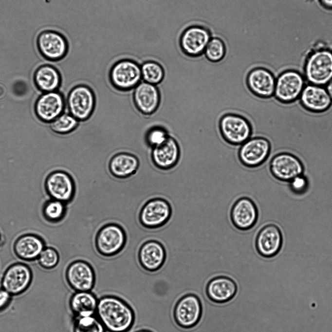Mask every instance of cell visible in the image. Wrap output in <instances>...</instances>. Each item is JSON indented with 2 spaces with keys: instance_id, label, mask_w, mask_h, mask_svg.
Instances as JSON below:
<instances>
[{
  "instance_id": "obj_1",
  "label": "cell",
  "mask_w": 332,
  "mask_h": 332,
  "mask_svg": "<svg viewBox=\"0 0 332 332\" xmlns=\"http://www.w3.org/2000/svg\"><path fill=\"white\" fill-rule=\"evenodd\" d=\"M95 315L109 332H128L135 320L130 305L122 298L111 295L98 298Z\"/></svg>"
},
{
  "instance_id": "obj_2",
  "label": "cell",
  "mask_w": 332,
  "mask_h": 332,
  "mask_svg": "<svg viewBox=\"0 0 332 332\" xmlns=\"http://www.w3.org/2000/svg\"><path fill=\"white\" fill-rule=\"evenodd\" d=\"M127 242L124 228L115 222H108L102 225L94 238L96 252L102 257L111 258L118 255Z\"/></svg>"
},
{
  "instance_id": "obj_3",
  "label": "cell",
  "mask_w": 332,
  "mask_h": 332,
  "mask_svg": "<svg viewBox=\"0 0 332 332\" xmlns=\"http://www.w3.org/2000/svg\"><path fill=\"white\" fill-rule=\"evenodd\" d=\"M302 70L307 83L325 86L332 79V51L324 48L314 51L306 59Z\"/></svg>"
},
{
  "instance_id": "obj_4",
  "label": "cell",
  "mask_w": 332,
  "mask_h": 332,
  "mask_svg": "<svg viewBox=\"0 0 332 332\" xmlns=\"http://www.w3.org/2000/svg\"><path fill=\"white\" fill-rule=\"evenodd\" d=\"M66 110L80 122L86 121L93 113L96 96L88 85L80 83L73 86L66 95Z\"/></svg>"
},
{
  "instance_id": "obj_5",
  "label": "cell",
  "mask_w": 332,
  "mask_h": 332,
  "mask_svg": "<svg viewBox=\"0 0 332 332\" xmlns=\"http://www.w3.org/2000/svg\"><path fill=\"white\" fill-rule=\"evenodd\" d=\"M172 214V206L168 200L163 196L152 197L141 206L138 213V220L143 227L156 229L167 224Z\"/></svg>"
},
{
  "instance_id": "obj_6",
  "label": "cell",
  "mask_w": 332,
  "mask_h": 332,
  "mask_svg": "<svg viewBox=\"0 0 332 332\" xmlns=\"http://www.w3.org/2000/svg\"><path fill=\"white\" fill-rule=\"evenodd\" d=\"M108 79L115 90L131 92L142 81L141 65L131 59H120L108 71Z\"/></svg>"
},
{
  "instance_id": "obj_7",
  "label": "cell",
  "mask_w": 332,
  "mask_h": 332,
  "mask_svg": "<svg viewBox=\"0 0 332 332\" xmlns=\"http://www.w3.org/2000/svg\"><path fill=\"white\" fill-rule=\"evenodd\" d=\"M44 186L50 199L69 204L75 198L76 191L75 180L65 170L58 169L51 172L45 179Z\"/></svg>"
},
{
  "instance_id": "obj_8",
  "label": "cell",
  "mask_w": 332,
  "mask_h": 332,
  "mask_svg": "<svg viewBox=\"0 0 332 332\" xmlns=\"http://www.w3.org/2000/svg\"><path fill=\"white\" fill-rule=\"evenodd\" d=\"M307 84L303 74L295 69H287L277 77L274 96L283 103L298 100Z\"/></svg>"
},
{
  "instance_id": "obj_9",
  "label": "cell",
  "mask_w": 332,
  "mask_h": 332,
  "mask_svg": "<svg viewBox=\"0 0 332 332\" xmlns=\"http://www.w3.org/2000/svg\"><path fill=\"white\" fill-rule=\"evenodd\" d=\"M219 129L222 138L227 143L240 146L251 137L252 129L250 123L243 116L226 113L220 118Z\"/></svg>"
},
{
  "instance_id": "obj_10",
  "label": "cell",
  "mask_w": 332,
  "mask_h": 332,
  "mask_svg": "<svg viewBox=\"0 0 332 332\" xmlns=\"http://www.w3.org/2000/svg\"><path fill=\"white\" fill-rule=\"evenodd\" d=\"M203 312L200 298L194 293H186L175 303L172 316L179 327L189 329L195 326L200 321Z\"/></svg>"
},
{
  "instance_id": "obj_11",
  "label": "cell",
  "mask_w": 332,
  "mask_h": 332,
  "mask_svg": "<svg viewBox=\"0 0 332 332\" xmlns=\"http://www.w3.org/2000/svg\"><path fill=\"white\" fill-rule=\"evenodd\" d=\"M65 278L69 287L74 292L92 291L95 286L96 275L91 262L77 258L67 266Z\"/></svg>"
},
{
  "instance_id": "obj_12",
  "label": "cell",
  "mask_w": 332,
  "mask_h": 332,
  "mask_svg": "<svg viewBox=\"0 0 332 332\" xmlns=\"http://www.w3.org/2000/svg\"><path fill=\"white\" fill-rule=\"evenodd\" d=\"M271 152L269 141L262 137H251L240 145L238 156L241 164L247 168H256L263 164Z\"/></svg>"
},
{
  "instance_id": "obj_13",
  "label": "cell",
  "mask_w": 332,
  "mask_h": 332,
  "mask_svg": "<svg viewBox=\"0 0 332 332\" xmlns=\"http://www.w3.org/2000/svg\"><path fill=\"white\" fill-rule=\"evenodd\" d=\"M259 216L257 203L248 196L238 198L232 205L229 213L231 223L235 228L241 231L253 228L258 221Z\"/></svg>"
},
{
  "instance_id": "obj_14",
  "label": "cell",
  "mask_w": 332,
  "mask_h": 332,
  "mask_svg": "<svg viewBox=\"0 0 332 332\" xmlns=\"http://www.w3.org/2000/svg\"><path fill=\"white\" fill-rule=\"evenodd\" d=\"M36 43L39 54L51 62L62 60L69 50L68 42L65 36L52 30L41 31L37 37Z\"/></svg>"
},
{
  "instance_id": "obj_15",
  "label": "cell",
  "mask_w": 332,
  "mask_h": 332,
  "mask_svg": "<svg viewBox=\"0 0 332 332\" xmlns=\"http://www.w3.org/2000/svg\"><path fill=\"white\" fill-rule=\"evenodd\" d=\"M66 110V97L59 91L41 93L34 104L36 116L46 124L54 121Z\"/></svg>"
},
{
  "instance_id": "obj_16",
  "label": "cell",
  "mask_w": 332,
  "mask_h": 332,
  "mask_svg": "<svg viewBox=\"0 0 332 332\" xmlns=\"http://www.w3.org/2000/svg\"><path fill=\"white\" fill-rule=\"evenodd\" d=\"M33 273L30 267L22 262H16L8 267L1 281V288L12 296L24 293L30 287Z\"/></svg>"
},
{
  "instance_id": "obj_17",
  "label": "cell",
  "mask_w": 332,
  "mask_h": 332,
  "mask_svg": "<svg viewBox=\"0 0 332 332\" xmlns=\"http://www.w3.org/2000/svg\"><path fill=\"white\" fill-rule=\"evenodd\" d=\"M137 256L140 267L148 273H153L160 271L165 265L167 250L160 241L148 240L140 246Z\"/></svg>"
},
{
  "instance_id": "obj_18",
  "label": "cell",
  "mask_w": 332,
  "mask_h": 332,
  "mask_svg": "<svg viewBox=\"0 0 332 332\" xmlns=\"http://www.w3.org/2000/svg\"><path fill=\"white\" fill-rule=\"evenodd\" d=\"M133 104L142 115L149 116L158 110L161 96L158 86L142 81L132 91Z\"/></svg>"
},
{
  "instance_id": "obj_19",
  "label": "cell",
  "mask_w": 332,
  "mask_h": 332,
  "mask_svg": "<svg viewBox=\"0 0 332 332\" xmlns=\"http://www.w3.org/2000/svg\"><path fill=\"white\" fill-rule=\"evenodd\" d=\"M282 244V236L278 227L268 223L262 225L256 235L254 245L257 254L261 257L270 258L280 251Z\"/></svg>"
},
{
  "instance_id": "obj_20",
  "label": "cell",
  "mask_w": 332,
  "mask_h": 332,
  "mask_svg": "<svg viewBox=\"0 0 332 332\" xmlns=\"http://www.w3.org/2000/svg\"><path fill=\"white\" fill-rule=\"evenodd\" d=\"M267 161L272 174L280 181L289 182L303 173L302 162L290 153H277Z\"/></svg>"
},
{
  "instance_id": "obj_21",
  "label": "cell",
  "mask_w": 332,
  "mask_h": 332,
  "mask_svg": "<svg viewBox=\"0 0 332 332\" xmlns=\"http://www.w3.org/2000/svg\"><path fill=\"white\" fill-rule=\"evenodd\" d=\"M180 148L176 140L171 136L161 145L151 148L150 160L153 166L163 171H168L178 165Z\"/></svg>"
},
{
  "instance_id": "obj_22",
  "label": "cell",
  "mask_w": 332,
  "mask_h": 332,
  "mask_svg": "<svg viewBox=\"0 0 332 332\" xmlns=\"http://www.w3.org/2000/svg\"><path fill=\"white\" fill-rule=\"evenodd\" d=\"M211 38L210 32L207 28L199 25L191 26L181 34L180 47L186 55L198 57L204 53Z\"/></svg>"
},
{
  "instance_id": "obj_23",
  "label": "cell",
  "mask_w": 332,
  "mask_h": 332,
  "mask_svg": "<svg viewBox=\"0 0 332 332\" xmlns=\"http://www.w3.org/2000/svg\"><path fill=\"white\" fill-rule=\"evenodd\" d=\"M276 77L268 69L256 67L248 73L246 83L250 92L262 98H269L274 96Z\"/></svg>"
},
{
  "instance_id": "obj_24",
  "label": "cell",
  "mask_w": 332,
  "mask_h": 332,
  "mask_svg": "<svg viewBox=\"0 0 332 332\" xmlns=\"http://www.w3.org/2000/svg\"><path fill=\"white\" fill-rule=\"evenodd\" d=\"M238 287L235 281L227 276H216L206 284L205 294L212 302L222 304L229 302L236 295Z\"/></svg>"
},
{
  "instance_id": "obj_25",
  "label": "cell",
  "mask_w": 332,
  "mask_h": 332,
  "mask_svg": "<svg viewBox=\"0 0 332 332\" xmlns=\"http://www.w3.org/2000/svg\"><path fill=\"white\" fill-rule=\"evenodd\" d=\"M298 99L306 110L315 113L327 111L332 104V100L325 86L308 83Z\"/></svg>"
},
{
  "instance_id": "obj_26",
  "label": "cell",
  "mask_w": 332,
  "mask_h": 332,
  "mask_svg": "<svg viewBox=\"0 0 332 332\" xmlns=\"http://www.w3.org/2000/svg\"><path fill=\"white\" fill-rule=\"evenodd\" d=\"M140 166V160L135 154L126 151L118 152L109 160L108 169L114 178L124 180L135 175Z\"/></svg>"
},
{
  "instance_id": "obj_27",
  "label": "cell",
  "mask_w": 332,
  "mask_h": 332,
  "mask_svg": "<svg viewBox=\"0 0 332 332\" xmlns=\"http://www.w3.org/2000/svg\"><path fill=\"white\" fill-rule=\"evenodd\" d=\"M46 246V242L39 236L27 233L19 236L15 240L13 249L19 259L25 261L37 260Z\"/></svg>"
},
{
  "instance_id": "obj_28",
  "label": "cell",
  "mask_w": 332,
  "mask_h": 332,
  "mask_svg": "<svg viewBox=\"0 0 332 332\" xmlns=\"http://www.w3.org/2000/svg\"><path fill=\"white\" fill-rule=\"evenodd\" d=\"M33 77L35 86L42 93L59 91L62 85V79L59 70L49 64L37 67Z\"/></svg>"
},
{
  "instance_id": "obj_29",
  "label": "cell",
  "mask_w": 332,
  "mask_h": 332,
  "mask_svg": "<svg viewBox=\"0 0 332 332\" xmlns=\"http://www.w3.org/2000/svg\"><path fill=\"white\" fill-rule=\"evenodd\" d=\"M98 301L97 296L92 291L74 292L69 302L73 317L95 314Z\"/></svg>"
},
{
  "instance_id": "obj_30",
  "label": "cell",
  "mask_w": 332,
  "mask_h": 332,
  "mask_svg": "<svg viewBox=\"0 0 332 332\" xmlns=\"http://www.w3.org/2000/svg\"><path fill=\"white\" fill-rule=\"evenodd\" d=\"M68 204L58 200L50 199L43 204L42 213L43 218L52 223L61 222L68 213Z\"/></svg>"
},
{
  "instance_id": "obj_31",
  "label": "cell",
  "mask_w": 332,
  "mask_h": 332,
  "mask_svg": "<svg viewBox=\"0 0 332 332\" xmlns=\"http://www.w3.org/2000/svg\"><path fill=\"white\" fill-rule=\"evenodd\" d=\"M141 65L142 81L158 86L164 80L165 71L163 66L154 60H147Z\"/></svg>"
},
{
  "instance_id": "obj_32",
  "label": "cell",
  "mask_w": 332,
  "mask_h": 332,
  "mask_svg": "<svg viewBox=\"0 0 332 332\" xmlns=\"http://www.w3.org/2000/svg\"><path fill=\"white\" fill-rule=\"evenodd\" d=\"M80 122L68 111H65L49 124L50 129L59 135H67L75 130Z\"/></svg>"
},
{
  "instance_id": "obj_33",
  "label": "cell",
  "mask_w": 332,
  "mask_h": 332,
  "mask_svg": "<svg viewBox=\"0 0 332 332\" xmlns=\"http://www.w3.org/2000/svg\"><path fill=\"white\" fill-rule=\"evenodd\" d=\"M73 332H106L107 330L95 314L73 317Z\"/></svg>"
},
{
  "instance_id": "obj_34",
  "label": "cell",
  "mask_w": 332,
  "mask_h": 332,
  "mask_svg": "<svg viewBox=\"0 0 332 332\" xmlns=\"http://www.w3.org/2000/svg\"><path fill=\"white\" fill-rule=\"evenodd\" d=\"M170 136L167 129L159 125H153L146 130L144 139L146 144L151 148L164 143Z\"/></svg>"
},
{
  "instance_id": "obj_35",
  "label": "cell",
  "mask_w": 332,
  "mask_h": 332,
  "mask_svg": "<svg viewBox=\"0 0 332 332\" xmlns=\"http://www.w3.org/2000/svg\"><path fill=\"white\" fill-rule=\"evenodd\" d=\"M204 53L207 59L212 63H218L224 58L226 48L223 41L218 37H212L208 42Z\"/></svg>"
},
{
  "instance_id": "obj_36",
  "label": "cell",
  "mask_w": 332,
  "mask_h": 332,
  "mask_svg": "<svg viewBox=\"0 0 332 332\" xmlns=\"http://www.w3.org/2000/svg\"><path fill=\"white\" fill-rule=\"evenodd\" d=\"M60 256L58 250L51 246H46L37 259L39 265L43 269L50 270L58 264Z\"/></svg>"
},
{
  "instance_id": "obj_37",
  "label": "cell",
  "mask_w": 332,
  "mask_h": 332,
  "mask_svg": "<svg viewBox=\"0 0 332 332\" xmlns=\"http://www.w3.org/2000/svg\"><path fill=\"white\" fill-rule=\"evenodd\" d=\"M290 189L295 193L302 194L307 191L309 182L303 174L299 175L288 182Z\"/></svg>"
},
{
  "instance_id": "obj_38",
  "label": "cell",
  "mask_w": 332,
  "mask_h": 332,
  "mask_svg": "<svg viewBox=\"0 0 332 332\" xmlns=\"http://www.w3.org/2000/svg\"><path fill=\"white\" fill-rule=\"evenodd\" d=\"M13 296L7 291L0 288V312L5 310L10 304Z\"/></svg>"
},
{
  "instance_id": "obj_39",
  "label": "cell",
  "mask_w": 332,
  "mask_h": 332,
  "mask_svg": "<svg viewBox=\"0 0 332 332\" xmlns=\"http://www.w3.org/2000/svg\"><path fill=\"white\" fill-rule=\"evenodd\" d=\"M319 1L325 8L332 9V0H319Z\"/></svg>"
},
{
  "instance_id": "obj_40",
  "label": "cell",
  "mask_w": 332,
  "mask_h": 332,
  "mask_svg": "<svg viewBox=\"0 0 332 332\" xmlns=\"http://www.w3.org/2000/svg\"><path fill=\"white\" fill-rule=\"evenodd\" d=\"M325 87L332 100V79L326 84Z\"/></svg>"
},
{
  "instance_id": "obj_41",
  "label": "cell",
  "mask_w": 332,
  "mask_h": 332,
  "mask_svg": "<svg viewBox=\"0 0 332 332\" xmlns=\"http://www.w3.org/2000/svg\"><path fill=\"white\" fill-rule=\"evenodd\" d=\"M134 332H153L149 330L143 329H140V330H137V331H135Z\"/></svg>"
},
{
  "instance_id": "obj_42",
  "label": "cell",
  "mask_w": 332,
  "mask_h": 332,
  "mask_svg": "<svg viewBox=\"0 0 332 332\" xmlns=\"http://www.w3.org/2000/svg\"><path fill=\"white\" fill-rule=\"evenodd\" d=\"M3 241V236L2 235V234L0 232V245L1 244Z\"/></svg>"
}]
</instances>
